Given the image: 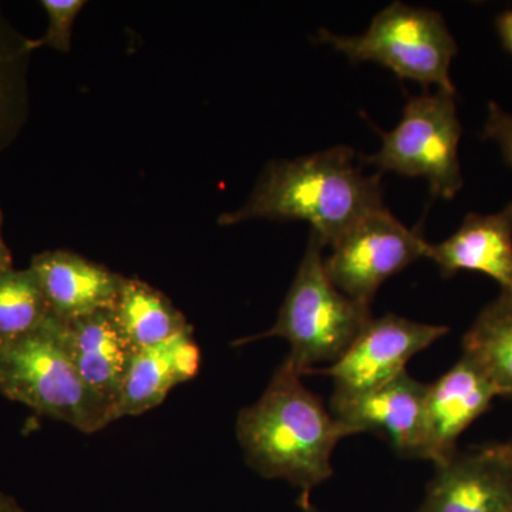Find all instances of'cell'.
Wrapping results in <instances>:
<instances>
[{
    "label": "cell",
    "instance_id": "1",
    "mask_svg": "<svg viewBox=\"0 0 512 512\" xmlns=\"http://www.w3.org/2000/svg\"><path fill=\"white\" fill-rule=\"evenodd\" d=\"M356 153L336 146L320 153L272 161L264 168L248 201L224 212L218 225L252 220L302 221L320 247H332L352 225L384 207L382 174H365Z\"/></svg>",
    "mask_w": 512,
    "mask_h": 512
},
{
    "label": "cell",
    "instance_id": "2",
    "mask_svg": "<svg viewBox=\"0 0 512 512\" xmlns=\"http://www.w3.org/2000/svg\"><path fill=\"white\" fill-rule=\"evenodd\" d=\"M301 379L285 360L262 396L239 412L237 439L259 476L288 481L309 497L333 476V451L350 433Z\"/></svg>",
    "mask_w": 512,
    "mask_h": 512
},
{
    "label": "cell",
    "instance_id": "3",
    "mask_svg": "<svg viewBox=\"0 0 512 512\" xmlns=\"http://www.w3.org/2000/svg\"><path fill=\"white\" fill-rule=\"evenodd\" d=\"M0 394L87 434L114 421L113 406L77 373L64 323L55 315L33 332L0 342Z\"/></svg>",
    "mask_w": 512,
    "mask_h": 512
},
{
    "label": "cell",
    "instance_id": "4",
    "mask_svg": "<svg viewBox=\"0 0 512 512\" xmlns=\"http://www.w3.org/2000/svg\"><path fill=\"white\" fill-rule=\"evenodd\" d=\"M322 251L311 234L274 326L255 338L237 340L235 345L264 338L288 340L291 352L285 360L301 376L309 375L318 365L332 366L348 352L373 318L372 312L370 306L349 298L332 284L323 268Z\"/></svg>",
    "mask_w": 512,
    "mask_h": 512
},
{
    "label": "cell",
    "instance_id": "5",
    "mask_svg": "<svg viewBox=\"0 0 512 512\" xmlns=\"http://www.w3.org/2000/svg\"><path fill=\"white\" fill-rule=\"evenodd\" d=\"M318 40L350 62L380 64L399 79L420 83L426 90L436 86V90L457 94L450 67L458 46L436 10L393 2L377 13L363 35H336L322 28Z\"/></svg>",
    "mask_w": 512,
    "mask_h": 512
},
{
    "label": "cell",
    "instance_id": "6",
    "mask_svg": "<svg viewBox=\"0 0 512 512\" xmlns=\"http://www.w3.org/2000/svg\"><path fill=\"white\" fill-rule=\"evenodd\" d=\"M457 94L436 90L410 96L402 120L382 133V147L359 156L360 165H372L379 174L424 178L431 195L453 200L464 185L458 146L463 126L458 119Z\"/></svg>",
    "mask_w": 512,
    "mask_h": 512
},
{
    "label": "cell",
    "instance_id": "7",
    "mask_svg": "<svg viewBox=\"0 0 512 512\" xmlns=\"http://www.w3.org/2000/svg\"><path fill=\"white\" fill-rule=\"evenodd\" d=\"M429 245L419 228L406 227L384 205L357 221L330 247L323 268L340 292L370 306L387 279L427 258Z\"/></svg>",
    "mask_w": 512,
    "mask_h": 512
},
{
    "label": "cell",
    "instance_id": "8",
    "mask_svg": "<svg viewBox=\"0 0 512 512\" xmlns=\"http://www.w3.org/2000/svg\"><path fill=\"white\" fill-rule=\"evenodd\" d=\"M448 332V326L414 322L386 313L370 319L338 362L315 372L333 379L335 393L367 392L406 373L407 363L417 353Z\"/></svg>",
    "mask_w": 512,
    "mask_h": 512
},
{
    "label": "cell",
    "instance_id": "9",
    "mask_svg": "<svg viewBox=\"0 0 512 512\" xmlns=\"http://www.w3.org/2000/svg\"><path fill=\"white\" fill-rule=\"evenodd\" d=\"M427 389L429 384L413 379L406 372L367 392H333L329 410L350 436L375 433L389 441L400 457L421 458Z\"/></svg>",
    "mask_w": 512,
    "mask_h": 512
},
{
    "label": "cell",
    "instance_id": "10",
    "mask_svg": "<svg viewBox=\"0 0 512 512\" xmlns=\"http://www.w3.org/2000/svg\"><path fill=\"white\" fill-rule=\"evenodd\" d=\"M497 389L476 363L461 356L456 365L429 384L424 406V448L421 460L434 467L457 453L458 439L491 409Z\"/></svg>",
    "mask_w": 512,
    "mask_h": 512
},
{
    "label": "cell",
    "instance_id": "11",
    "mask_svg": "<svg viewBox=\"0 0 512 512\" xmlns=\"http://www.w3.org/2000/svg\"><path fill=\"white\" fill-rule=\"evenodd\" d=\"M416 512H512V464L487 446L457 451L436 467Z\"/></svg>",
    "mask_w": 512,
    "mask_h": 512
},
{
    "label": "cell",
    "instance_id": "12",
    "mask_svg": "<svg viewBox=\"0 0 512 512\" xmlns=\"http://www.w3.org/2000/svg\"><path fill=\"white\" fill-rule=\"evenodd\" d=\"M29 268L42 288L50 311L62 322L111 311L126 279L66 249L36 254Z\"/></svg>",
    "mask_w": 512,
    "mask_h": 512
},
{
    "label": "cell",
    "instance_id": "13",
    "mask_svg": "<svg viewBox=\"0 0 512 512\" xmlns=\"http://www.w3.org/2000/svg\"><path fill=\"white\" fill-rule=\"evenodd\" d=\"M427 259L443 278L478 272L512 293V201L494 214H467L453 235L429 245Z\"/></svg>",
    "mask_w": 512,
    "mask_h": 512
},
{
    "label": "cell",
    "instance_id": "14",
    "mask_svg": "<svg viewBox=\"0 0 512 512\" xmlns=\"http://www.w3.org/2000/svg\"><path fill=\"white\" fill-rule=\"evenodd\" d=\"M200 365L201 352L192 328L153 348L138 350L114 406V420L140 416L160 406L175 386L197 376Z\"/></svg>",
    "mask_w": 512,
    "mask_h": 512
},
{
    "label": "cell",
    "instance_id": "15",
    "mask_svg": "<svg viewBox=\"0 0 512 512\" xmlns=\"http://www.w3.org/2000/svg\"><path fill=\"white\" fill-rule=\"evenodd\" d=\"M64 323V340L86 386L116 406L136 350L121 335L110 311Z\"/></svg>",
    "mask_w": 512,
    "mask_h": 512
},
{
    "label": "cell",
    "instance_id": "16",
    "mask_svg": "<svg viewBox=\"0 0 512 512\" xmlns=\"http://www.w3.org/2000/svg\"><path fill=\"white\" fill-rule=\"evenodd\" d=\"M121 335L136 352L167 342L192 326L163 292L126 278L110 311Z\"/></svg>",
    "mask_w": 512,
    "mask_h": 512
},
{
    "label": "cell",
    "instance_id": "17",
    "mask_svg": "<svg viewBox=\"0 0 512 512\" xmlns=\"http://www.w3.org/2000/svg\"><path fill=\"white\" fill-rule=\"evenodd\" d=\"M463 356L480 367L498 396L512 397V293L484 306L463 338Z\"/></svg>",
    "mask_w": 512,
    "mask_h": 512
},
{
    "label": "cell",
    "instance_id": "18",
    "mask_svg": "<svg viewBox=\"0 0 512 512\" xmlns=\"http://www.w3.org/2000/svg\"><path fill=\"white\" fill-rule=\"evenodd\" d=\"M33 50L0 9V154L22 133L30 111L29 67Z\"/></svg>",
    "mask_w": 512,
    "mask_h": 512
},
{
    "label": "cell",
    "instance_id": "19",
    "mask_svg": "<svg viewBox=\"0 0 512 512\" xmlns=\"http://www.w3.org/2000/svg\"><path fill=\"white\" fill-rule=\"evenodd\" d=\"M52 316L32 269L0 272V342L33 332Z\"/></svg>",
    "mask_w": 512,
    "mask_h": 512
},
{
    "label": "cell",
    "instance_id": "20",
    "mask_svg": "<svg viewBox=\"0 0 512 512\" xmlns=\"http://www.w3.org/2000/svg\"><path fill=\"white\" fill-rule=\"evenodd\" d=\"M42 8L47 13L49 25L40 39H30V49L50 47L60 53L72 50L73 26L86 2L84 0H42Z\"/></svg>",
    "mask_w": 512,
    "mask_h": 512
},
{
    "label": "cell",
    "instance_id": "21",
    "mask_svg": "<svg viewBox=\"0 0 512 512\" xmlns=\"http://www.w3.org/2000/svg\"><path fill=\"white\" fill-rule=\"evenodd\" d=\"M481 136L484 140L497 144L505 163L512 167V114L498 106L495 101L488 104L487 120Z\"/></svg>",
    "mask_w": 512,
    "mask_h": 512
},
{
    "label": "cell",
    "instance_id": "22",
    "mask_svg": "<svg viewBox=\"0 0 512 512\" xmlns=\"http://www.w3.org/2000/svg\"><path fill=\"white\" fill-rule=\"evenodd\" d=\"M495 28H497L504 49L512 56V9L505 10L497 16Z\"/></svg>",
    "mask_w": 512,
    "mask_h": 512
},
{
    "label": "cell",
    "instance_id": "23",
    "mask_svg": "<svg viewBox=\"0 0 512 512\" xmlns=\"http://www.w3.org/2000/svg\"><path fill=\"white\" fill-rule=\"evenodd\" d=\"M3 222H5V218H3V211L0 210V272L13 268L12 251L3 237Z\"/></svg>",
    "mask_w": 512,
    "mask_h": 512
},
{
    "label": "cell",
    "instance_id": "24",
    "mask_svg": "<svg viewBox=\"0 0 512 512\" xmlns=\"http://www.w3.org/2000/svg\"><path fill=\"white\" fill-rule=\"evenodd\" d=\"M485 446H487L488 450L494 453L495 456L503 458L504 461L512 464V439L505 441V443H491L485 444Z\"/></svg>",
    "mask_w": 512,
    "mask_h": 512
},
{
    "label": "cell",
    "instance_id": "25",
    "mask_svg": "<svg viewBox=\"0 0 512 512\" xmlns=\"http://www.w3.org/2000/svg\"><path fill=\"white\" fill-rule=\"evenodd\" d=\"M0 512H26L15 498L0 493Z\"/></svg>",
    "mask_w": 512,
    "mask_h": 512
},
{
    "label": "cell",
    "instance_id": "26",
    "mask_svg": "<svg viewBox=\"0 0 512 512\" xmlns=\"http://www.w3.org/2000/svg\"><path fill=\"white\" fill-rule=\"evenodd\" d=\"M299 507L302 508L303 512H323L311 503V498L309 497H301V500H299Z\"/></svg>",
    "mask_w": 512,
    "mask_h": 512
}]
</instances>
